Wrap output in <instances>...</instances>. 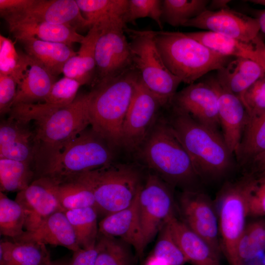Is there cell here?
<instances>
[{
	"mask_svg": "<svg viewBox=\"0 0 265 265\" xmlns=\"http://www.w3.org/2000/svg\"><path fill=\"white\" fill-rule=\"evenodd\" d=\"M207 80L216 91L221 133L229 149L234 155L240 142L248 113L242 100L223 88L214 77Z\"/></svg>",
	"mask_w": 265,
	"mask_h": 265,
	"instance_id": "17",
	"label": "cell"
},
{
	"mask_svg": "<svg viewBox=\"0 0 265 265\" xmlns=\"http://www.w3.org/2000/svg\"><path fill=\"white\" fill-rule=\"evenodd\" d=\"M255 17L258 21L260 30L265 34V9L257 10Z\"/></svg>",
	"mask_w": 265,
	"mask_h": 265,
	"instance_id": "50",
	"label": "cell"
},
{
	"mask_svg": "<svg viewBox=\"0 0 265 265\" xmlns=\"http://www.w3.org/2000/svg\"><path fill=\"white\" fill-rule=\"evenodd\" d=\"M161 15V0H129L125 21L126 24H134L138 19L149 18L154 21L162 29Z\"/></svg>",
	"mask_w": 265,
	"mask_h": 265,
	"instance_id": "41",
	"label": "cell"
},
{
	"mask_svg": "<svg viewBox=\"0 0 265 265\" xmlns=\"http://www.w3.org/2000/svg\"><path fill=\"white\" fill-rule=\"evenodd\" d=\"M56 182V195L63 212L86 207L96 209L93 192L86 184L77 179Z\"/></svg>",
	"mask_w": 265,
	"mask_h": 265,
	"instance_id": "33",
	"label": "cell"
},
{
	"mask_svg": "<svg viewBox=\"0 0 265 265\" xmlns=\"http://www.w3.org/2000/svg\"><path fill=\"white\" fill-rule=\"evenodd\" d=\"M174 240L192 265H221V254L184 222L171 214L165 222Z\"/></svg>",
	"mask_w": 265,
	"mask_h": 265,
	"instance_id": "20",
	"label": "cell"
},
{
	"mask_svg": "<svg viewBox=\"0 0 265 265\" xmlns=\"http://www.w3.org/2000/svg\"><path fill=\"white\" fill-rule=\"evenodd\" d=\"M126 26L115 25L100 29L95 48V71L91 83L97 84L134 68Z\"/></svg>",
	"mask_w": 265,
	"mask_h": 265,
	"instance_id": "10",
	"label": "cell"
},
{
	"mask_svg": "<svg viewBox=\"0 0 265 265\" xmlns=\"http://www.w3.org/2000/svg\"><path fill=\"white\" fill-rule=\"evenodd\" d=\"M73 252V257L68 265H95L98 254L96 245L93 248H80Z\"/></svg>",
	"mask_w": 265,
	"mask_h": 265,
	"instance_id": "47",
	"label": "cell"
},
{
	"mask_svg": "<svg viewBox=\"0 0 265 265\" xmlns=\"http://www.w3.org/2000/svg\"><path fill=\"white\" fill-rule=\"evenodd\" d=\"M209 0H162V21L172 26H184L206 10Z\"/></svg>",
	"mask_w": 265,
	"mask_h": 265,
	"instance_id": "35",
	"label": "cell"
},
{
	"mask_svg": "<svg viewBox=\"0 0 265 265\" xmlns=\"http://www.w3.org/2000/svg\"><path fill=\"white\" fill-rule=\"evenodd\" d=\"M171 106L200 123L219 131L217 94L207 80L188 84L177 92Z\"/></svg>",
	"mask_w": 265,
	"mask_h": 265,
	"instance_id": "16",
	"label": "cell"
},
{
	"mask_svg": "<svg viewBox=\"0 0 265 265\" xmlns=\"http://www.w3.org/2000/svg\"><path fill=\"white\" fill-rule=\"evenodd\" d=\"M139 190L131 205L105 216L98 224L99 233L120 239L132 247L136 256L141 258L146 247L139 217Z\"/></svg>",
	"mask_w": 265,
	"mask_h": 265,
	"instance_id": "19",
	"label": "cell"
},
{
	"mask_svg": "<svg viewBox=\"0 0 265 265\" xmlns=\"http://www.w3.org/2000/svg\"><path fill=\"white\" fill-rule=\"evenodd\" d=\"M180 205L184 222L216 251L222 253L216 210L209 197L196 190H185Z\"/></svg>",
	"mask_w": 265,
	"mask_h": 265,
	"instance_id": "14",
	"label": "cell"
},
{
	"mask_svg": "<svg viewBox=\"0 0 265 265\" xmlns=\"http://www.w3.org/2000/svg\"><path fill=\"white\" fill-rule=\"evenodd\" d=\"M96 246L95 265H133L131 246L120 239L99 233Z\"/></svg>",
	"mask_w": 265,
	"mask_h": 265,
	"instance_id": "37",
	"label": "cell"
},
{
	"mask_svg": "<svg viewBox=\"0 0 265 265\" xmlns=\"http://www.w3.org/2000/svg\"><path fill=\"white\" fill-rule=\"evenodd\" d=\"M154 38L167 68L188 84L222 68L234 58L213 52L186 32L154 31Z\"/></svg>",
	"mask_w": 265,
	"mask_h": 265,
	"instance_id": "5",
	"label": "cell"
},
{
	"mask_svg": "<svg viewBox=\"0 0 265 265\" xmlns=\"http://www.w3.org/2000/svg\"><path fill=\"white\" fill-rule=\"evenodd\" d=\"M25 216L21 206L15 200L0 192V235L12 238L20 237L24 233Z\"/></svg>",
	"mask_w": 265,
	"mask_h": 265,
	"instance_id": "38",
	"label": "cell"
},
{
	"mask_svg": "<svg viewBox=\"0 0 265 265\" xmlns=\"http://www.w3.org/2000/svg\"><path fill=\"white\" fill-rule=\"evenodd\" d=\"M35 0H0V17L4 20L15 16L31 5Z\"/></svg>",
	"mask_w": 265,
	"mask_h": 265,
	"instance_id": "46",
	"label": "cell"
},
{
	"mask_svg": "<svg viewBox=\"0 0 265 265\" xmlns=\"http://www.w3.org/2000/svg\"><path fill=\"white\" fill-rule=\"evenodd\" d=\"M216 71L214 78L218 84L242 101L246 91L265 73V69L251 59L235 57Z\"/></svg>",
	"mask_w": 265,
	"mask_h": 265,
	"instance_id": "24",
	"label": "cell"
},
{
	"mask_svg": "<svg viewBox=\"0 0 265 265\" xmlns=\"http://www.w3.org/2000/svg\"><path fill=\"white\" fill-rule=\"evenodd\" d=\"M26 53L56 77L62 73L67 60L77 54L71 47L62 43L44 41L33 37L17 40Z\"/></svg>",
	"mask_w": 265,
	"mask_h": 265,
	"instance_id": "26",
	"label": "cell"
},
{
	"mask_svg": "<svg viewBox=\"0 0 265 265\" xmlns=\"http://www.w3.org/2000/svg\"><path fill=\"white\" fill-rule=\"evenodd\" d=\"M172 107L168 122L188 154L200 179L223 177L233 166V154L222 133Z\"/></svg>",
	"mask_w": 265,
	"mask_h": 265,
	"instance_id": "2",
	"label": "cell"
},
{
	"mask_svg": "<svg viewBox=\"0 0 265 265\" xmlns=\"http://www.w3.org/2000/svg\"><path fill=\"white\" fill-rule=\"evenodd\" d=\"M26 65V53H18L13 41L0 35V74L14 78L18 84Z\"/></svg>",
	"mask_w": 265,
	"mask_h": 265,
	"instance_id": "39",
	"label": "cell"
},
{
	"mask_svg": "<svg viewBox=\"0 0 265 265\" xmlns=\"http://www.w3.org/2000/svg\"><path fill=\"white\" fill-rule=\"evenodd\" d=\"M18 83L11 76L0 74V113L10 112L15 97Z\"/></svg>",
	"mask_w": 265,
	"mask_h": 265,
	"instance_id": "44",
	"label": "cell"
},
{
	"mask_svg": "<svg viewBox=\"0 0 265 265\" xmlns=\"http://www.w3.org/2000/svg\"><path fill=\"white\" fill-rule=\"evenodd\" d=\"M263 265H265V262H264V263H263Z\"/></svg>",
	"mask_w": 265,
	"mask_h": 265,
	"instance_id": "56",
	"label": "cell"
},
{
	"mask_svg": "<svg viewBox=\"0 0 265 265\" xmlns=\"http://www.w3.org/2000/svg\"><path fill=\"white\" fill-rule=\"evenodd\" d=\"M56 186L55 180L41 176L18 192L15 200L23 209L26 231L35 230L52 214L63 211L57 197Z\"/></svg>",
	"mask_w": 265,
	"mask_h": 265,
	"instance_id": "15",
	"label": "cell"
},
{
	"mask_svg": "<svg viewBox=\"0 0 265 265\" xmlns=\"http://www.w3.org/2000/svg\"><path fill=\"white\" fill-rule=\"evenodd\" d=\"M10 32L17 40L33 37L47 42L62 43L70 47L80 43L83 36L71 26L55 25L30 19H20L7 23Z\"/></svg>",
	"mask_w": 265,
	"mask_h": 265,
	"instance_id": "23",
	"label": "cell"
},
{
	"mask_svg": "<svg viewBox=\"0 0 265 265\" xmlns=\"http://www.w3.org/2000/svg\"><path fill=\"white\" fill-rule=\"evenodd\" d=\"M261 175L250 199L249 216L265 215V172Z\"/></svg>",
	"mask_w": 265,
	"mask_h": 265,
	"instance_id": "45",
	"label": "cell"
},
{
	"mask_svg": "<svg viewBox=\"0 0 265 265\" xmlns=\"http://www.w3.org/2000/svg\"><path fill=\"white\" fill-rule=\"evenodd\" d=\"M23 123L9 118L0 126V158L30 162L34 149L30 144L33 134Z\"/></svg>",
	"mask_w": 265,
	"mask_h": 265,
	"instance_id": "27",
	"label": "cell"
},
{
	"mask_svg": "<svg viewBox=\"0 0 265 265\" xmlns=\"http://www.w3.org/2000/svg\"><path fill=\"white\" fill-rule=\"evenodd\" d=\"M45 245L33 242L1 241L0 265H48L52 261Z\"/></svg>",
	"mask_w": 265,
	"mask_h": 265,
	"instance_id": "30",
	"label": "cell"
},
{
	"mask_svg": "<svg viewBox=\"0 0 265 265\" xmlns=\"http://www.w3.org/2000/svg\"><path fill=\"white\" fill-rule=\"evenodd\" d=\"M91 28H99L114 25H126L125 16L129 0H76Z\"/></svg>",
	"mask_w": 265,
	"mask_h": 265,
	"instance_id": "29",
	"label": "cell"
},
{
	"mask_svg": "<svg viewBox=\"0 0 265 265\" xmlns=\"http://www.w3.org/2000/svg\"><path fill=\"white\" fill-rule=\"evenodd\" d=\"M138 213L146 247L167 218L174 213L173 200L167 183L156 174H149L138 192Z\"/></svg>",
	"mask_w": 265,
	"mask_h": 265,
	"instance_id": "11",
	"label": "cell"
},
{
	"mask_svg": "<svg viewBox=\"0 0 265 265\" xmlns=\"http://www.w3.org/2000/svg\"><path fill=\"white\" fill-rule=\"evenodd\" d=\"M30 162L0 158V189L1 192H19L31 183L34 172Z\"/></svg>",
	"mask_w": 265,
	"mask_h": 265,
	"instance_id": "36",
	"label": "cell"
},
{
	"mask_svg": "<svg viewBox=\"0 0 265 265\" xmlns=\"http://www.w3.org/2000/svg\"><path fill=\"white\" fill-rule=\"evenodd\" d=\"M73 179L80 181L92 190L98 212L106 216L131 205L142 185L135 168L112 163Z\"/></svg>",
	"mask_w": 265,
	"mask_h": 265,
	"instance_id": "7",
	"label": "cell"
},
{
	"mask_svg": "<svg viewBox=\"0 0 265 265\" xmlns=\"http://www.w3.org/2000/svg\"><path fill=\"white\" fill-rule=\"evenodd\" d=\"M140 147L144 162L166 183L196 190L200 178L167 120L155 122Z\"/></svg>",
	"mask_w": 265,
	"mask_h": 265,
	"instance_id": "4",
	"label": "cell"
},
{
	"mask_svg": "<svg viewBox=\"0 0 265 265\" xmlns=\"http://www.w3.org/2000/svg\"><path fill=\"white\" fill-rule=\"evenodd\" d=\"M24 18L67 26L76 30L91 28L74 0H35L23 12L5 20L8 23Z\"/></svg>",
	"mask_w": 265,
	"mask_h": 265,
	"instance_id": "18",
	"label": "cell"
},
{
	"mask_svg": "<svg viewBox=\"0 0 265 265\" xmlns=\"http://www.w3.org/2000/svg\"><path fill=\"white\" fill-rule=\"evenodd\" d=\"M81 85L78 80L64 77L54 83L44 103L52 107L67 106L75 100Z\"/></svg>",
	"mask_w": 265,
	"mask_h": 265,
	"instance_id": "42",
	"label": "cell"
},
{
	"mask_svg": "<svg viewBox=\"0 0 265 265\" xmlns=\"http://www.w3.org/2000/svg\"><path fill=\"white\" fill-rule=\"evenodd\" d=\"M186 33L219 54L250 59L265 69V44L260 37L253 42L248 43L210 31Z\"/></svg>",
	"mask_w": 265,
	"mask_h": 265,
	"instance_id": "21",
	"label": "cell"
},
{
	"mask_svg": "<svg viewBox=\"0 0 265 265\" xmlns=\"http://www.w3.org/2000/svg\"><path fill=\"white\" fill-rule=\"evenodd\" d=\"M152 255L162 260L168 265H184L188 263L172 237L166 223L159 232Z\"/></svg>",
	"mask_w": 265,
	"mask_h": 265,
	"instance_id": "40",
	"label": "cell"
},
{
	"mask_svg": "<svg viewBox=\"0 0 265 265\" xmlns=\"http://www.w3.org/2000/svg\"><path fill=\"white\" fill-rule=\"evenodd\" d=\"M91 94L78 96L61 107L44 103L20 104L12 107L10 118L26 124L35 120L33 135L34 159L43 175L54 163L64 147L90 125L88 107Z\"/></svg>",
	"mask_w": 265,
	"mask_h": 265,
	"instance_id": "1",
	"label": "cell"
},
{
	"mask_svg": "<svg viewBox=\"0 0 265 265\" xmlns=\"http://www.w3.org/2000/svg\"><path fill=\"white\" fill-rule=\"evenodd\" d=\"M265 252V220L246 224L237 248L236 265H247Z\"/></svg>",
	"mask_w": 265,
	"mask_h": 265,
	"instance_id": "34",
	"label": "cell"
},
{
	"mask_svg": "<svg viewBox=\"0 0 265 265\" xmlns=\"http://www.w3.org/2000/svg\"><path fill=\"white\" fill-rule=\"evenodd\" d=\"M258 180L248 173L225 184L215 206L222 252L229 265H236L237 248L249 216V204Z\"/></svg>",
	"mask_w": 265,
	"mask_h": 265,
	"instance_id": "6",
	"label": "cell"
},
{
	"mask_svg": "<svg viewBox=\"0 0 265 265\" xmlns=\"http://www.w3.org/2000/svg\"><path fill=\"white\" fill-rule=\"evenodd\" d=\"M161 106L159 101L140 76L123 123L122 145L130 150L139 148L154 124Z\"/></svg>",
	"mask_w": 265,
	"mask_h": 265,
	"instance_id": "12",
	"label": "cell"
},
{
	"mask_svg": "<svg viewBox=\"0 0 265 265\" xmlns=\"http://www.w3.org/2000/svg\"><path fill=\"white\" fill-rule=\"evenodd\" d=\"M139 77L134 67L97 84L90 92L91 129L111 146L122 145L123 123Z\"/></svg>",
	"mask_w": 265,
	"mask_h": 265,
	"instance_id": "3",
	"label": "cell"
},
{
	"mask_svg": "<svg viewBox=\"0 0 265 265\" xmlns=\"http://www.w3.org/2000/svg\"><path fill=\"white\" fill-rule=\"evenodd\" d=\"M129 42L134 68L146 87L158 99L162 106H171L181 80L165 65L154 38L153 30L125 29Z\"/></svg>",
	"mask_w": 265,
	"mask_h": 265,
	"instance_id": "8",
	"label": "cell"
},
{
	"mask_svg": "<svg viewBox=\"0 0 265 265\" xmlns=\"http://www.w3.org/2000/svg\"><path fill=\"white\" fill-rule=\"evenodd\" d=\"M13 241L61 246L73 252L80 249L73 227L64 212L62 211L52 214L35 230L25 231Z\"/></svg>",
	"mask_w": 265,
	"mask_h": 265,
	"instance_id": "22",
	"label": "cell"
},
{
	"mask_svg": "<svg viewBox=\"0 0 265 265\" xmlns=\"http://www.w3.org/2000/svg\"><path fill=\"white\" fill-rule=\"evenodd\" d=\"M231 0H213L210 1L207 9L210 10H219L229 8L228 3Z\"/></svg>",
	"mask_w": 265,
	"mask_h": 265,
	"instance_id": "49",
	"label": "cell"
},
{
	"mask_svg": "<svg viewBox=\"0 0 265 265\" xmlns=\"http://www.w3.org/2000/svg\"><path fill=\"white\" fill-rule=\"evenodd\" d=\"M250 2L265 6V0H251Z\"/></svg>",
	"mask_w": 265,
	"mask_h": 265,
	"instance_id": "53",
	"label": "cell"
},
{
	"mask_svg": "<svg viewBox=\"0 0 265 265\" xmlns=\"http://www.w3.org/2000/svg\"><path fill=\"white\" fill-rule=\"evenodd\" d=\"M245 166L251 169L253 174L259 173L260 174L265 172V152L255 156Z\"/></svg>",
	"mask_w": 265,
	"mask_h": 265,
	"instance_id": "48",
	"label": "cell"
},
{
	"mask_svg": "<svg viewBox=\"0 0 265 265\" xmlns=\"http://www.w3.org/2000/svg\"><path fill=\"white\" fill-rule=\"evenodd\" d=\"M250 265H263V263L260 260H257L254 263Z\"/></svg>",
	"mask_w": 265,
	"mask_h": 265,
	"instance_id": "54",
	"label": "cell"
},
{
	"mask_svg": "<svg viewBox=\"0 0 265 265\" xmlns=\"http://www.w3.org/2000/svg\"><path fill=\"white\" fill-rule=\"evenodd\" d=\"M264 58H265V50L264 51Z\"/></svg>",
	"mask_w": 265,
	"mask_h": 265,
	"instance_id": "55",
	"label": "cell"
},
{
	"mask_svg": "<svg viewBox=\"0 0 265 265\" xmlns=\"http://www.w3.org/2000/svg\"><path fill=\"white\" fill-rule=\"evenodd\" d=\"M145 265H168L162 260L152 254L146 260Z\"/></svg>",
	"mask_w": 265,
	"mask_h": 265,
	"instance_id": "51",
	"label": "cell"
},
{
	"mask_svg": "<svg viewBox=\"0 0 265 265\" xmlns=\"http://www.w3.org/2000/svg\"><path fill=\"white\" fill-rule=\"evenodd\" d=\"M184 26L205 29L248 43L255 41L260 31L255 17L229 8L215 11L207 9Z\"/></svg>",
	"mask_w": 265,
	"mask_h": 265,
	"instance_id": "13",
	"label": "cell"
},
{
	"mask_svg": "<svg viewBox=\"0 0 265 265\" xmlns=\"http://www.w3.org/2000/svg\"><path fill=\"white\" fill-rule=\"evenodd\" d=\"M100 30L94 25L80 43L76 55L70 58L62 71L64 77L79 81L82 85L90 84L95 71V48Z\"/></svg>",
	"mask_w": 265,
	"mask_h": 265,
	"instance_id": "28",
	"label": "cell"
},
{
	"mask_svg": "<svg viewBox=\"0 0 265 265\" xmlns=\"http://www.w3.org/2000/svg\"><path fill=\"white\" fill-rule=\"evenodd\" d=\"M69 263H67L65 261L56 260L54 261H51L48 265H68Z\"/></svg>",
	"mask_w": 265,
	"mask_h": 265,
	"instance_id": "52",
	"label": "cell"
},
{
	"mask_svg": "<svg viewBox=\"0 0 265 265\" xmlns=\"http://www.w3.org/2000/svg\"><path fill=\"white\" fill-rule=\"evenodd\" d=\"M55 80V77L26 53L25 70L18 84L12 107L20 104L43 102L56 81Z\"/></svg>",
	"mask_w": 265,
	"mask_h": 265,
	"instance_id": "25",
	"label": "cell"
},
{
	"mask_svg": "<svg viewBox=\"0 0 265 265\" xmlns=\"http://www.w3.org/2000/svg\"><path fill=\"white\" fill-rule=\"evenodd\" d=\"M111 147L92 129L85 130L67 144L41 176L61 182L109 164L113 158Z\"/></svg>",
	"mask_w": 265,
	"mask_h": 265,
	"instance_id": "9",
	"label": "cell"
},
{
	"mask_svg": "<svg viewBox=\"0 0 265 265\" xmlns=\"http://www.w3.org/2000/svg\"><path fill=\"white\" fill-rule=\"evenodd\" d=\"M242 102L249 116L265 111V73L246 91Z\"/></svg>",
	"mask_w": 265,
	"mask_h": 265,
	"instance_id": "43",
	"label": "cell"
},
{
	"mask_svg": "<svg viewBox=\"0 0 265 265\" xmlns=\"http://www.w3.org/2000/svg\"><path fill=\"white\" fill-rule=\"evenodd\" d=\"M64 212L73 227L80 247H94L99 235L97 210L93 207H86L67 210Z\"/></svg>",
	"mask_w": 265,
	"mask_h": 265,
	"instance_id": "32",
	"label": "cell"
},
{
	"mask_svg": "<svg viewBox=\"0 0 265 265\" xmlns=\"http://www.w3.org/2000/svg\"><path fill=\"white\" fill-rule=\"evenodd\" d=\"M265 152V111L249 116L239 145L234 155L245 166L255 156Z\"/></svg>",
	"mask_w": 265,
	"mask_h": 265,
	"instance_id": "31",
	"label": "cell"
}]
</instances>
